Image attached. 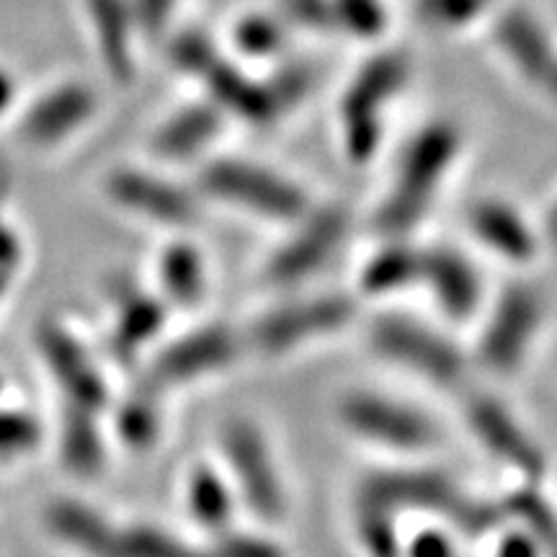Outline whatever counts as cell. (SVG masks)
Masks as SVG:
<instances>
[{
  "instance_id": "obj_1",
  "label": "cell",
  "mask_w": 557,
  "mask_h": 557,
  "mask_svg": "<svg viewBox=\"0 0 557 557\" xmlns=\"http://www.w3.org/2000/svg\"><path fill=\"white\" fill-rule=\"evenodd\" d=\"M359 500L377 504L400 513L434 511L442 513L459 534L483 537L498 527L500 508L462 491L455 480L438 470H387L369 475L359 487Z\"/></svg>"
},
{
  "instance_id": "obj_2",
  "label": "cell",
  "mask_w": 557,
  "mask_h": 557,
  "mask_svg": "<svg viewBox=\"0 0 557 557\" xmlns=\"http://www.w3.org/2000/svg\"><path fill=\"white\" fill-rule=\"evenodd\" d=\"M459 152V132L449 122H431L403 152L393 189L377 212V227L387 238H403L429 212Z\"/></svg>"
},
{
  "instance_id": "obj_3",
  "label": "cell",
  "mask_w": 557,
  "mask_h": 557,
  "mask_svg": "<svg viewBox=\"0 0 557 557\" xmlns=\"http://www.w3.org/2000/svg\"><path fill=\"white\" fill-rule=\"evenodd\" d=\"M199 181L209 197L246 209L263 220L297 222L310 212V201L295 181L248 160H214L201 171Z\"/></svg>"
},
{
  "instance_id": "obj_4",
  "label": "cell",
  "mask_w": 557,
  "mask_h": 557,
  "mask_svg": "<svg viewBox=\"0 0 557 557\" xmlns=\"http://www.w3.org/2000/svg\"><path fill=\"white\" fill-rule=\"evenodd\" d=\"M408 81V62L400 54H380L369 60L348 86L341 101V137L354 163L377 156L382 143V111Z\"/></svg>"
},
{
  "instance_id": "obj_5",
  "label": "cell",
  "mask_w": 557,
  "mask_h": 557,
  "mask_svg": "<svg viewBox=\"0 0 557 557\" xmlns=\"http://www.w3.org/2000/svg\"><path fill=\"white\" fill-rule=\"evenodd\" d=\"M369 344L377 357L393 361V364L408 369V372L434 382V385H459L468 372V361H465L462 351L447 336L413 318H377L369 329Z\"/></svg>"
},
{
  "instance_id": "obj_6",
  "label": "cell",
  "mask_w": 557,
  "mask_h": 557,
  "mask_svg": "<svg viewBox=\"0 0 557 557\" xmlns=\"http://www.w3.org/2000/svg\"><path fill=\"white\" fill-rule=\"evenodd\" d=\"M233 485L256 517L278 521L287 513V493L267 436L250 421H233L222 434Z\"/></svg>"
},
{
  "instance_id": "obj_7",
  "label": "cell",
  "mask_w": 557,
  "mask_h": 557,
  "mask_svg": "<svg viewBox=\"0 0 557 557\" xmlns=\"http://www.w3.org/2000/svg\"><path fill=\"white\" fill-rule=\"evenodd\" d=\"M344 426L364 442L395 451H423L434 447V421L408 403L374 393H354L338 408Z\"/></svg>"
},
{
  "instance_id": "obj_8",
  "label": "cell",
  "mask_w": 557,
  "mask_h": 557,
  "mask_svg": "<svg viewBox=\"0 0 557 557\" xmlns=\"http://www.w3.org/2000/svg\"><path fill=\"white\" fill-rule=\"evenodd\" d=\"M354 315V302L344 295L302 297L267 312L250 331V341L263 357H282L308 341L331 336Z\"/></svg>"
},
{
  "instance_id": "obj_9",
  "label": "cell",
  "mask_w": 557,
  "mask_h": 557,
  "mask_svg": "<svg viewBox=\"0 0 557 557\" xmlns=\"http://www.w3.org/2000/svg\"><path fill=\"white\" fill-rule=\"evenodd\" d=\"M542 312L540 292L529 284H511L498 297L480 338V361L498 374H511L524 361L537 336Z\"/></svg>"
},
{
  "instance_id": "obj_10",
  "label": "cell",
  "mask_w": 557,
  "mask_h": 557,
  "mask_svg": "<svg viewBox=\"0 0 557 557\" xmlns=\"http://www.w3.org/2000/svg\"><path fill=\"white\" fill-rule=\"evenodd\" d=\"M297 230L278 246L267 263V278L274 287H289L315 274L346 238L348 214L344 207H323L299 218Z\"/></svg>"
},
{
  "instance_id": "obj_11",
  "label": "cell",
  "mask_w": 557,
  "mask_h": 557,
  "mask_svg": "<svg viewBox=\"0 0 557 557\" xmlns=\"http://www.w3.org/2000/svg\"><path fill=\"white\" fill-rule=\"evenodd\" d=\"M240 354V341L233 329L212 323L186 336L171 341L163 351L152 359L148 382L152 389L176 387L186 382L205 380L233 364Z\"/></svg>"
},
{
  "instance_id": "obj_12",
  "label": "cell",
  "mask_w": 557,
  "mask_h": 557,
  "mask_svg": "<svg viewBox=\"0 0 557 557\" xmlns=\"http://www.w3.org/2000/svg\"><path fill=\"white\" fill-rule=\"evenodd\" d=\"M37 338L41 357L58 385L65 389L70 406L101 413L109 406V385L81 341L58 323L41 325Z\"/></svg>"
},
{
  "instance_id": "obj_13",
  "label": "cell",
  "mask_w": 557,
  "mask_h": 557,
  "mask_svg": "<svg viewBox=\"0 0 557 557\" xmlns=\"http://www.w3.org/2000/svg\"><path fill=\"white\" fill-rule=\"evenodd\" d=\"M107 194L116 207L158 225H189L199 212L189 191L148 171H114L107 178Z\"/></svg>"
},
{
  "instance_id": "obj_14",
  "label": "cell",
  "mask_w": 557,
  "mask_h": 557,
  "mask_svg": "<svg viewBox=\"0 0 557 557\" xmlns=\"http://www.w3.org/2000/svg\"><path fill=\"white\" fill-rule=\"evenodd\" d=\"M468 423L478 442L508 468L529 480L545 475V455H542L540 444L529 436V431L504 403L475 398L468 406Z\"/></svg>"
},
{
  "instance_id": "obj_15",
  "label": "cell",
  "mask_w": 557,
  "mask_h": 557,
  "mask_svg": "<svg viewBox=\"0 0 557 557\" xmlns=\"http://www.w3.org/2000/svg\"><path fill=\"white\" fill-rule=\"evenodd\" d=\"M418 284H426L438 310L451 320H468L483 297V282H480L478 269L472 267L468 256L455 248L436 246L421 250Z\"/></svg>"
},
{
  "instance_id": "obj_16",
  "label": "cell",
  "mask_w": 557,
  "mask_h": 557,
  "mask_svg": "<svg viewBox=\"0 0 557 557\" xmlns=\"http://www.w3.org/2000/svg\"><path fill=\"white\" fill-rule=\"evenodd\" d=\"M94 90L81 83H65L34 101V107L26 111L24 122H21V135L26 143L47 148V145L60 143L78 132L94 116Z\"/></svg>"
},
{
  "instance_id": "obj_17",
  "label": "cell",
  "mask_w": 557,
  "mask_h": 557,
  "mask_svg": "<svg viewBox=\"0 0 557 557\" xmlns=\"http://www.w3.org/2000/svg\"><path fill=\"white\" fill-rule=\"evenodd\" d=\"M47 527L54 537L88 557H124L122 529L81 500H54L47 508Z\"/></svg>"
},
{
  "instance_id": "obj_18",
  "label": "cell",
  "mask_w": 557,
  "mask_h": 557,
  "mask_svg": "<svg viewBox=\"0 0 557 557\" xmlns=\"http://www.w3.org/2000/svg\"><path fill=\"white\" fill-rule=\"evenodd\" d=\"M472 235L506 261L524 263L537 253V238L517 207L500 199H480L470 207Z\"/></svg>"
},
{
  "instance_id": "obj_19",
  "label": "cell",
  "mask_w": 557,
  "mask_h": 557,
  "mask_svg": "<svg viewBox=\"0 0 557 557\" xmlns=\"http://www.w3.org/2000/svg\"><path fill=\"white\" fill-rule=\"evenodd\" d=\"M201 78L207 81V88L212 90V99L218 101L222 109L233 111V114L259 124V127H267V124L276 120L278 107L274 96H271L269 86L250 81L246 73L227 65L225 60L214 58L207 65L205 73H201Z\"/></svg>"
},
{
  "instance_id": "obj_20",
  "label": "cell",
  "mask_w": 557,
  "mask_h": 557,
  "mask_svg": "<svg viewBox=\"0 0 557 557\" xmlns=\"http://www.w3.org/2000/svg\"><path fill=\"white\" fill-rule=\"evenodd\" d=\"M88 13L103 65L116 81H129L135 70L132 65L135 18H132L129 0H88Z\"/></svg>"
},
{
  "instance_id": "obj_21",
  "label": "cell",
  "mask_w": 557,
  "mask_h": 557,
  "mask_svg": "<svg viewBox=\"0 0 557 557\" xmlns=\"http://www.w3.org/2000/svg\"><path fill=\"white\" fill-rule=\"evenodd\" d=\"M498 39L508 52V58L517 62L519 70L529 78L549 83L557 67V54L549 47L545 32L527 13L513 11L500 21Z\"/></svg>"
},
{
  "instance_id": "obj_22",
  "label": "cell",
  "mask_w": 557,
  "mask_h": 557,
  "mask_svg": "<svg viewBox=\"0 0 557 557\" xmlns=\"http://www.w3.org/2000/svg\"><path fill=\"white\" fill-rule=\"evenodd\" d=\"M222 127V116L218 107H189L181 109L178 114H173L163 127L158 129L156 139H152V148L160 158L169 160H184L194 158L218 137Z\"/></svg>"
},
{
  "instance_id": "obj_23",
  "label": "cell",
  "mask_w": 557,
  "mask_h": 557,
  "mask_svg": "<svg viewBox=\"0 0 557 557\" xmlns=\"http://www.w3.org/2000/svg\"><path fill=\"white\" fill-rule=\"evenodd\" d=\"M163 325L165 305L158 297L143 295V292H127V295L122 292L111 344L122 359H132L139 348L148 346L163 331Z\"/></svg>"
},
{
  "instance_id": "obj_24",
  "label": "cell",
  "mask_w": 557,
  "mask_h": 557,
  "mask_svg": "<svg viewBox=\"0 0 557 557\" xmlns=\"http://www.w3.org/2000/svg\"><path fill=\"white\" fill-rule=\"evenodd\" d=\"M418 278H421V250L406 246L400 238H393L389 246L369 256L364 269H361L359 284L364 295L387 297L413 287Z\"/></svg>"
},
{
  "instance_id": "obj_25",
  "label": "cell",
  "mask_w": 557,
  "mask_h": 557,
  "mask_svg": "<svg viewBox=\"0 0 557 557\" xmlns=\"http://www.w3.org/2000/svg\"><path fill=\"white\" fill-rule=\"evenodd\" d=\"M94 410L67 406L62 413L60 455L67 470L90 478L103 468V438Z\"/></svg>"
},
{
  "instance_id": "obj_26",
  "label": "cell",
  "mask_w": 557,
  "mask_h": 557,
  "mask_svg": "<svg viewBox=\"0 0 557 557\" xmlns=\"http://www.w3.org/2000/svg\"><path fill=\"white\" fill-rule=\"evenodd\" d=\"M158 278L163 295L178 305H197L207 289L205 256L191 243H171L160 253Z\"/></svg>"
},
{
  "instance_id": "obj_27",
  "label": "cell",
  "mask_w": 557,
  "mask_h": 557,
  "mask_svg": "<svg viewBox=\"0 0 557 557\" xmlns=\"http://www.w3.org/2000/svg\"><path fill=\"white\" fill-rule=\"evenodd\" d=\"M186 506L197 524L220 534L230 529V519H233V487L218 470L197 468L186 485Z\"/></svg>"
},
{
  "instance_id": "obj_28",
  "label": "cell",
  "mask_w": 557,
  "mask_h": 557,
  "mask_svg": "<svg viewBox=\"0 0 557 557\" xmlns=\"http://www.w3.org/2000/svg\"><path fill=\"white\" fill-rule=\"evenodd\" d=\"M357 540L367 557H403L398 513L357 500Z\"/></svg>"
},
{
  "instance_id": "obj_29",
  "label": "cell",
  "mask_w": 557,
  "mask_h": 557,
  "mask_svg": "<svg viewBox=\"0 0 557 557\" xmlns=\"http://www.w3.org/2000/svg\"><path fill=\"white\" fill-rule=\"evenodd\" d=\"M122 547L124 557H212L189 542L178 540L176 534L152 524H132L122 529Z\"/></svg>"
},
{
  "instance_id": "obj_30",
  "label": "cell",
  "mask_w": 557,
  "mask_h": 557,
  "mask_svg": "<svg viewBox=\"0 0 557 557\" xmlns=\"http://www.w3.org/2000/svg\"><path fill=\"white\" fill-rule=\"evenodd\" d=\"M504 513L517 519L529 534H534L542 542V547L557 549V517L553 506L534 487H521V491L511 493V498L504 504Z\"/></svg>"
},
{
  "instance_id": "obj_31",
  "label": "cell",
  "mask_w": 557,
  "mask_h": 557,
  "mask_svg": "<svg viewBox=\"0 0 557 557\" xmlns=\"http://www.w3.org/2000/svg\"><path fill=\"white\" fill-rule=\"evenodd\" d=\"M158 431L160 418L156 403H152V389L129 398L116 413V434L132 449H148L158 438Z\"/></svg>"
},
{
  "instance_id": "obj_32",
  "label": "cell",
  "mask_w": 557,
  "mask_h": 557,
  "mask_svg": "<svg viewBox=\"0 0 557 557\" xmlns=\"http://www.w3.org/2000/svg\"><path fill=\"white\" fill-rule=\"evenodd\" d=\"M37 418L24 410H0V457H18L39 444Z\"/></svg>"
},
{
  "instance_id": "obj_33",
  "label": "cell",
  "mask_w": 557,
  "mask_h": 557,
  "mask_svg": "<svg viewBox=\"0 0 557 557\" xmlns=\"http://www.w3.org/2000/svg\"><path fill=\"white\" fill-rule=\"evenodd\" d=\"M336 24L346 26L357 37H377L385 26V11L380 0H331Z\"/></svg>"
},
{
  "instance_id": "obj_34",
  "label": "cell",
  "mask_w": 557,
  "mask_h": 557,
  "mask_svg": "<svg viewBox=\"0 0 557 557\" xmlns=\"http://www.w3.org/2000/svg\"><path fill=\"white\" fill-rule=\"evenodd\" d=\"M235 45L240 52L253 54V58L274 54L282 47V29L269 16H246L235 26Z\"/></svg>"
},
{
  "instance_id": "obj_35",
  "label": "cell",
  "mask_w": 557,
  "mask_h": 557,
  "mask_svg": "<svg viewBox=\"0 0 557 557\" xmlns=\"http://www.w3.org/2000/svg\"><path fill=\"white\" fill-rule=\"evenodd\" d=\"M212 557H287L282 547L276 545L274 540L259 537V534H246V532H233V529H225V532L218 534V542H214Z\"/></svg>"
},
{
  "instance_id": "obj_36",
  "label": "cell",
  "mask_w": 557,
  "mask_h": 557,
  "mask_svg": "<svg viewBox=\"0 0 557 557\" xmlns=\"http://www.w3.org/2000/svg\"><path fill=\"white\" fill-rule=\"evenodd\" d=\"M173 62L181 70H186V73H194V75H201L207 70L209 62L218 58V52H214V47L209 45L205 37H199V34H181V37L173 41Z\"/></svg>"
},
{
  "instance_id": "obj_37",
  "label": "cell",
  "mask_w": 557,
  "mask_h": 557,
  "mask_svg": "<svg viewBox=\"0 0 557 557\" xmlns=\"http://www.w3.org/2000/svg\"><path fill=\"white\" fill-rule=\"evenodd\" d=\"M284 9L295 21L310 29H331L336 24V13H333L331 0H284Z\"/></svg>"
},
{
  "instance_id": "obj_38",
  "label": "cell",
  "mask_w": 557,
  "mask_h": 557,
  "mask_svg": "<svg viewBox=\"0 0 557 557\" xmlns=\"http://www.w3.org/2000/svg\"><path fill=\"white\" fill-rule=\"evenodd\" d=\"M310 86L308 73L302 67H287L276 75V78L269 81V90L274 96L278 111L292 107L305 96V90Z\"/></svg>"
},
{
  "instance_id": "obj_39",
  "label": "cell",
  "mask_w": 557,
  "mask_h": 557,
  "mask_svg": "<svg viewBox=\"0 0 557 557\" xmlns=\"http://www.w3.org/2000/svg\"><path fill=\"white\" fill-rule=\"evenodd\" d=\"M132 18L137 29L148 34H160L169 24V16L176 9V0H129Z\"/></svg>"
},
{
  "instance_id": "obj_40",
  "label": "cell",
  "mask_w": 557,
  "mask_h": 557,
  "mask_svg": "<svg viewBox=\"0 0 557 557\" xmlns=\"http://www.w3.org/2000/svg\"><path fill=\"white\" fill-rule=\"evenodd\" d=\"M403 557H457V549L442 529H423L403 545Z\"/></svg>"
},
{
  "instance_id": "obj_41",
  "label": "cell",
  "mask_w": 557,
  "mask_h": 557,
  "mask_svg": "<svg viewBox=\"0 0 557 557\" xmlns=\"http://www.w3.org/2000/svg\"><path fill=\"white\" fill-rule=\"evenodd\" d=\"M483 0H423L431 16L449 21V24H462L472 13H478Z\"/></svg>"
},
{
  "instance_id": "obj_42",
  "label": "cell",
  "mask_w": 557,
  "mask_h": 557,
  "mask_svg": "<svg viewBox=\"0 0 557 557\" xmlns=\"http://www.w3.org/2000/svg\"><path fill=\"white\" fill-rule=\"evenodd\" d=\"M496 557H542V542L527 529H517L498 542Z\"/></svg>"
},
{
  "instance_id": "obj_43",
  "label": "cell",
  "mask_w": 557,
  "mask_h": 557,
  "mask_svg": "<svg viewBox=\"0 0 557 557\" xmlns=\"http://www.w3.org/2000/svg\"><path fill=\"white\" fill-rule=\"evenodd\" d=\"M18 261H21V243L16 238V233L0 220V271L9 274Z\"/></svg>"
},
{
  "instance_id": "obj_44",
  "label": "cell",
  "mask_w": 557,
  "mask_h": 557,
  "mask_svg": "<svg viewBox=\"0 0 557 557\" xmlns=\"http://www.w3.org/2000/svg\"><path fill=\"white\" fill-rule=\"evenodd\" d=\"M11 99H13V83H11L9 75H5L3 70H0V114H3V111L9 109Z\"/></svg>"
},
{
  "instance_id": "obj_45",
  "label": "cell",
  "mask_w": 557,
  "mask_h": 557,
  "mask_svg": "<svg viewBox=\"0 0 557 557\" xmlns=\"http://www.w3.org/2000/svg\"><path fill=\"white\" fill-rule=\"evenodd\" d=\"M5 278H9V274H5V271H0V295H3V289H5Z\"/></svg>"
},
{
  "instance_id": "obj_46",
  "label": "cell",
  "mask_w": 557,
  "mask_h": 557,
  "mask_svg": "<svg viewBox=\"0 0 557 557\" xmlns=\"http://www.w3.org/2000/svg\"><path fill=\"white\" fill-rule=\"evenodd\" d=\"M553 233L557 235V207H555V212H553Z\"/></svg>"
},
{
  "instance_id": "obj_47",
  "label": "cell",
  "mask_w": 557,
  "mask_h": 557,
  "mask_svg": "<svg viewBox=\"0 0 557 557\" xmlns=\"http://www.w3.org/2000/svg\"><path fill=\"white\" fill-rule=\"evenodd\" d=\"M0 389H3V380H0Z\"/></svg>"
},
{
  "instance_id": "obj_48",
  "label": "cell",
  "mask_w": 557,
  "mask_h": 557,
  "mask_svg": "<svg viewBox=\"0 0 557 557\" xmlns=\"http://www.w3.org/2000/svg\"><path fill=\"white\" fill-rule=\"evenodd\" d=\"M553 557H557V549H555V555H553Z\"/></svg>"
}]
</instances>
